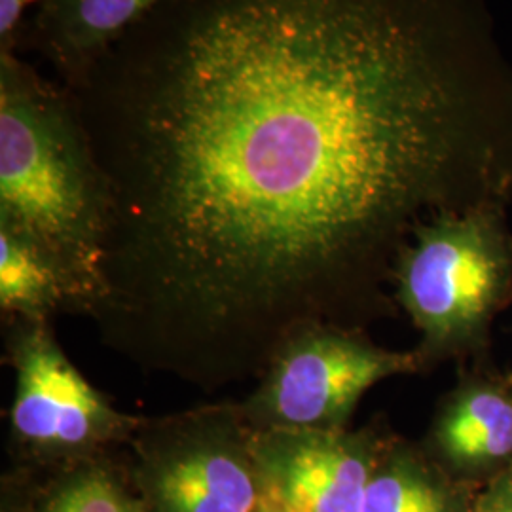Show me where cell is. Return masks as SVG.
<instances>
[{
	"mask_svg": "<svg viewBox=\"0 0 512 512\" xmlns=\"http://www.w3.org/2000/svg\"><path fill=\"white\" fill-rule=\"evenodd\" d=\"M471 0H213L124 126L88 317L131 365L241 384L342 315L512 109Z\"/></svg>",
	"mask_w": 512,
	"mask_h": 512,
	"instance_id": "1",
	"label": "cell"
},
{
	"mask_svg": "<svg viewBox=\"0 0 512 512\" xmlns=\"http://www.w3.org/2000/svg\"><path fill=\"white\" fill-rule=\"evenodd\" d=\"M14 370L8 439L23 458L74 465L129 442L143 416L120 410L90 384L55 338L52 321L6 323Z\"/></svg>",
	"mask_w": 512,
	"mask_h": 512,
	"instance_id": "4",
	"label": "cell"
},
{
	"mask_svg": "<svg viewBox=\"0 0 512 512\" xmlns=\"http://www.w3.org/2000/svg\"><path fill=\"white\" fill-rule=\"evenodd\" d=\"M0 226L65 270L88 315L99 291L107 200L88 137L4 59L0 80Z\"/></svg>",
	"mask_w": 512,
	"mask_h": 512,
	"instance_id": "2",
	"label": "cell"
},
{
	"mask_svg": "<svg viewBox=\"0 0 512 512\" xmlns=\"http://www.w3.org/2000/svg\"><path fill=\"white\" fill-rule=\"evenodd\" d=\"M256 431L241 403L141 418L131 446L148 512H255L262 495Z\"/></svg>",
	"mask_w": 512,
	"mask_h": 512,
	"instance_id": "3",
	"label": "cell"
},
{
	"mask_svg": "<svg viewBox=\"0 0 512 512\" xmlns=\"http://www.w3.org/2000/svg\"><path fill=\"white\" fill-rule=\"evenodd\" d=\"M0 311L4 323L52 321L59 311L80 313L71 277L29 239L0 226Z\"/></svg>",
	"mask_w": 512,
	"mask_h": 512,
	"instance_id": "8",
	"label": "cell"
},
{
	"mask_svg": "<svg viewBox=\"0 0 512 512\" xmlns=\"http://www.w3.org/2000/svg\"><path fill=\"white\" fill-rule=\"evenodd\" d=\"M37 512H148L141 499L99 459L69 465Z\"/></svg>",
	"mask_w": 512,
	"mask_h": 512,
	"instance_id": "12",
	"label": "cell"
},
{
	"mask_svg": "<svg viewBox=\"0 0 512 512\" xmlns=\"http://www.w3.org/2000/svg\"><path fill=\"white\" fill-rule=\"evenodd\" d=\"M359 512H458L448 488L406 450L378 458Z\"/></svg>",
	"mask_w": 512,
	"mask_h": 512,
	"instance_id": "10",
	"label": "cell"
},
{
	"mask_svg": "<svg viewBox=\"0 0 512 512\" xmlns=\"http://www.w3.org/2000/svg\"><path fill=\"white\" fill-rule=\"evenodd\" d=\"M418 365L414 353L376 348L349 330L317 327L279 349L239 403L255 431L344 429L370 387Z\"/></svg>",
	"mask_w": 512,
	"mask_h": 512,
	"instance_id": "6",
	"label": "cell"
},
{
	"mask_svg": "<svg viewBox=\"0 0 512 512\" xmlns=\"http://www.w3.org/2000/svg\"><path fill=\"white\" fill-rule=\"evenodd\" d=\"M262 492L298 512H359L378 463L376 442L344 429L256 431Z\"/></svg>",
	"mask_w": 512,
	"mask_h": 512,
	"instance_id": "7",
	"label": "cell"
},
{
	"mask_svg": "<svg viewBox=\"0 0 512 512\" xmlns=\"http://www.w3.org/2000/svg\"><path fill=\"white\" fill-rule=\"evenodd\" d=\"M397 294L433 346L473 334L509 279V255L494 215H442L416 228L397 256Z\"/></svg>",
	"mask_w": 512,
	"mask_h": 512,
	"instance_id": "5",
	"label": "cell"
},
{
	"mask_svg": "<svg viewBox=\"0 0 512 512\" xmlns=\"http://www.w3.org/2000/svg\"><path fill=\"white\" fill-rule=\"evenodd\" d=\"M160 0H48L54 42L73 57L97 50Z\"/></svg>",
	"mask_w": 512,
	"mask_h": 512,
	"instance_id": "11",
	"label": "cell"
},
{
	"mask_svg": "<svg viewBox=\"0 0 512 512\" xmlns=\"http://www.w3.org/2000/svg\"><path fill=\"white\" fill-rule=\"evenodd\" d=\"M33 0H0V37L2 40L14 33V27L18 23L23 10Z\"/></svg>",
	"mask_w": 512,
	"mask_h": 512,
	"instance_id": "14",
	"label": "cell"
},
{
	"mask_svg": "<svg viewBox=\"0 0 512 512\" xmlns=\"http://www.w3.org/2000/svg\"><path fill=\"white\" fill-rule=\"evenodd\" d=\"M435 439L461 467L494 463L512 454V401L492 387H473L448 404Z\"/></svg>",
	"mask_w": 512,
	"mask_h": 512,
	"instance_id": "9",
	"label": "cell"
},
{
	"mask_svg": "<svg viewBox=\"0 0 512 512\" xmlns=\"http://www.w3.org/2000/svg\"><path fill=\"white\" fill-rule=\"evenodd\" d=\"M476 512H512V475L501 478L480 501Z\"/></svg>",
	"mask_w": 512,
	"mask_h": 512,
	"instance_id": "13",
	"label": "cell"
}]
</instances>
